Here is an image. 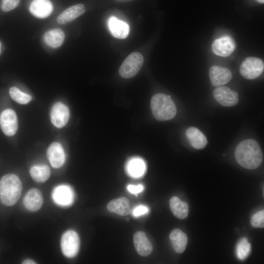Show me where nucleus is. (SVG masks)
I'll use <instances>...</instances> for the list:
<instances>
[{
  "mask_svg": "<svg viewBox=\"0 0 264 264\" xmlns=\"http://www.w3.org/2000/svg\"><path fill=\"white\" fill-rule=\"evenodd\" d=\"M237 162L247 169H255L260 166L263 160L262 149L258 143L248 139L238 144L235 151Z\"/></svg>",
  "mask_w": 264,
  "mask_h": 264,
  "instance_id": "1",
  "label": "nucleus"
},
{
  "mask_svg": "<svg viewBox=\"0 0 264 264\" xmlns=\"http://www.w3.org/2000/svg\"><path fill=\"white\" fill-rule=\"evenodd\" d=\"M22 184L14 174H7L0 179V201L4 205H14L21 197Z\"/></svg>",
  "mask_w": 264,
  "mask_h": 264,
  "instance_id": "2",
  "label": "nucleus"
},
{
  "mask_svg": "<svg viewBox=\"0 0 264 264\" xmlns=\"http://www.w3.org/2000/svg\"><path fill=\"white\" fill-rule=\"evenodd\" d=\"M151 108L153 116L159 121L172 119L176 113V106L170 95L163 93H157L152 97Z\"/></svg>",
  "mask_w": 264,
  "mask_h": 264,
  "instance_id": "3",
  "label": "nucleus"
},
{
  "mask_svg": "<svg viewBox=\"0 0 264 264\" xmlns=\"http://www.w3.org/2000/svg\"><path fill=\"white\" fill-rule=\"evenodd\" d=\"M144 63L142 55L137 52L131 53L124 60L119 69V73L123 78L129 79L136 75Z\"/></svg>",
  "mask_w": 264,
  "mask_h": 264,
  "instance_id": "4",
  "label": "nucleus"
},
{
  "mask_svg": "<svg viewBox=\"0 0 264 264\" xmlns=\"http://www.w3.org/2000/svg\"><path fill=\"white\" fill-rule=\"evenodd\" d=\"M264 64L260 58L249 57L242 63L240 71L241 75L247 79H254L258 77L263 71Z\"/></svg>",
  "mask_w": 264,
  "mask_h": 264,
  "instance_id": "5",
  "label": "nucleus"
},
{
  "mask_svg": "<svg viewBox=\"0 0 264 264\" xmlns=\"http://www.w3.org/2000/svg\"><path fill=\"white\" fill-rule=\"evenodd\" d=\"M61 247L63 254L67 258L75 257L80 247V239L77 233L73 230L65 232L61 238Z\"/></svg>",
  "mask_w": 264,
  "mask_h": 264,
  "instance_id": "6",
  "label": "nucleus"
},
{
  "mask_svg": "<svg viewBox=\"0 0 264 264\" xmlns=\"http://www.w3.org/2000/svg\"><path fill=\"white\" fill-rule=\"evenodd\" d=\"M215 99L220 105L225 107H232L239 102L238 93L225 86H219L213 92Z\"/></svg>",
  "mask_w": 264,
  "mask_h": 264,
  "instance_id": "7",
  "label": "nucleus"
},
{
  "mask_svg": "<svg viewBox=\"0 0 264 264\" xmlns=\"http://www.w3.org/2000/svg\"><path fill=\"white\" fill-rule=\"evenodd\" d=\"M0 127L3 133L7 136H12L16 133L18 122L17 115L13 110L6 109L1 113Z\"/></svg>",
  "mask_w": 264,
  "mask_h": 264,
  "instance_id": "8",
  "label": "nucleus"
},
{
  "mask_svg": "<svg viewBox=\"0 0 264 264\" xmlns=\"http://www.w3.org/2000/svg\"><path fill=\"white\" fill-rule=\"evenodd\" d=\"M52 197L54 202L61 206L71 205L74 200V194L71 188L66 185H61L53 190Z\"/></svg>",
  "mask_w": 264,
  "mask_h": 264,
  "instance_id": "9",
  "label": "nucleus"
},
{
  "mask_svg": "<svg viewBox=\"0 0 264 264\" xmlns=\"http://www.w3.org/2000/svg\"><path fill=\"white\" fill-rule=\"evenodd\" d=\"M69 118V111L66 106L61 102H57L53 106L51 111V120L56 127L61 128L67 123Z\"/></svg>",
  "mask_w": 264,
  "mask_h": 264,
  "instance_id": "10",
  "label": "nucleus"
},
{
  "mask_svg": "<svg viewBox=\"0 0 264 264\" xmlns=\"http://www.w3.org/2000/svg\"><path fill=\"white\" fill-rule=\"evenodd\" d=\"M236 44L234 41L229 37H223L216 39L212 45L213 52L221 57H227L234 51Z\"/></svg>",
  "mask_w": 264,
  "mask_h": 264,
  "instance_id": "11",
  "label": "nucleus"
},
{
  "mask_svg": "<svg viewBox=\"0 0 264 264\" xmlns=\"http://www.w3.org/2000/svg\"><path fill=\"white\" fill-rule=\"evenodd\" d=\"M212 85L219 87L228 83L232 78V73L227 68L218 66H213L209 70Z\"/></svg>",
  "mask_w": 264,
  "mask_h": 264,
  "instance_id": "12",
  "label": "nucleus"
},
{
  "mask_svg": "<svg viewBox=\"0 0 264 264\" xmlns=\"http://www.w3.org/2000/svg\"><path fill=\"white\" fill-rule=\"evenodd\" d=\"M29 10L34 17L44 19L51 15L53 6L49 0H33L30 4Z\"/></svg>",
  "mask_w": 264,
  "mask_h": 264,
  "instance_id": "13",
  "label": "nucleus"
},
{
  "mask_svg": "<svg viewBox=\"0 0 264 264\" xmlns=\"http://www.w3.org/2000/svg\"><path fill=\"white\" fill-rule=\"evenodd\" d=\"M47 156L53 168L61 167L65 161V154L61 144L58 142L50 144L47 150Z\"/></svg>",
  "mask_w": 264,
  "mask_h": 264,
  "instance_id": "14",
  "label": "nucleus"
},
{
  "mask_svg": "<svg viewBox=\"0 0 264 264\" xmlns=\"http://www.w3.org/2000/svg\"><path fill=\"white\" fill-rule=\"evenodd\" d=\"M86 8L80 3L72 5L61 12L57 18V22L61 24H66L77 19L85 13Z\"/></svg>",
  "mask_w": 264,
  "mask_h": 264,
  "instance_id": "15",
  "label": "nucleus"
},
{
  "mask_svg": "<svg viewBox=\"0 0 264 264\" xmlns=\"http://www.w3.org/2000/svg\"><path fill=\"white\" fill-rule=\"evenodd\" d=\"M133 242L137 253L143 257H147L153 250L152 244L145 232L139 231L133 235Z\"/></svg>",
  "mask_w": 264,
  "mask_h": 264,
  "instance_id": "16",
  "label": "nucleus"
},
{
  "mask_svg": "<svg viewBox=\"0 0 264 264\" xmlns=\"http://www.w3.org/2000/svg\"><path fill=\"white\" fill-rule=\"evenodd\" d=\"M43 203V197L41 192L36 189L29 190L23 198V204L29 211H36L40 209Z\"/></svg>",
  "mask_w": 264,
  "mask_h": 264,
  "instance_id": "17",
  "label": "nucleus"
},
{
  "mask_svg": "<svg viewBox=\"0 0 264 264\" xmlns=\"http://www.w3.org/2000/svg\"><path fill=\"white\" fill-rule=\"evenodd\" d=\"M108 27L111 34L115 38L123 39L129 33V25L115 17H111L108 21Z\"/></svg>",
  "mask_w": 264,
  "mask_h": 264,
  "instance_id": "18",
  "label": "nucleus"
},
{
  "mask_svg": "<svg viewBox=\"0 0 264 264\" xmlns=\"http://www.w3.org/2000/svg\"><path fill=\"white\" fill-rule=\"evenodd\" d=\"M107 207L110 212L122 216L129 215L131 212L130 201L124 197L110 200Z\"/></svg>",
  "mask_w": 264,
  "mask_h": 264,
  "instance_id": "19",
  "label": "nucleus"
},
{
  "mask_svg": "<svg viewBox=\"0 0 264 264\" xmlns=\"http://www.w3.org/2000/svg\"><path fill=\"white\" fill-rule=\"evenodd\" d=\"M186 135L190 144L195 149H203L207 143L205 136L196 127H191L187 129Z\"/></svg>",
  "mask_w": 264,
  "mask_h": 264,
  "instance_id": "20",
  "label": "nucleus"
},
{
  "mask_svg": "<svg viewBox=\"0 0 264 264\" xmlns=\"http://www.w3.org/2000/svg\"><path fill=\"white\" fill-rule=\"evenodd\" d=\"M170 239L175 251L181 253L185 250L188 241L187 235L179 229L173 230L170 234Z\"/></svg>",
  "mask_w": 264,
  "mask_h": 264,
  "instance_id": "21",
  "label": "nucleus"
},
{
  "mask_svg": "<svg viewBox=\"0 0 264 264\" xmlns=\"http://www.w3.org/2000/svg\"><path fill=\"white\" fill-rule=\"evenodd\" d=\"M65 35L60 28H55L47 31L44 35L45 43L51 47L61 46L64 41Z\"/></svg>",
  "mask_w": 264,
  "mask_h": 264,
  "instance_id": "22",
  "label": "nucleus"
},
{
  "mask_svg": "<svg viewBox=\"0 0 264 264\" xmlns=\"http://www.w3.org/2000/svg\"><path fill=\"white\" fill-rule=\"evenodd\" d=\"M146 169L144 161L139 157H133L128 162L126 170L129 176L137 178L142 176Z\"/></svg>",
  "mask_w": 264,
  "mask_h": 264,
  "instance_id": "23",
  "label": "nucleus"
},
{
  "mask_svg": "<svg viewBox=\"0 0 264 264\" xmlns=\"http://www.w3.org/2000/svg\"><path fill=\"white\" fill-rule=\"evenodd\" d=\"M170 207L174 215L180 219H184L188 214V205L178 197H173L169 200Z\"/></svg>",
  "mask_w": 264,
  "mask_h": 264,
  "instance_id": "24",
  "label": "nucleus"
},
{
  "mask_svg": "<svg viewBox=\"0 0 264 264\" xmlns=\"http://www.w3.org/2000/svg\"><path fill=\"white\" fill-rule=\"evenodd\" d=\"M30 174L34 181L42 183L45 182L49 178L50 171L48 166L38 165L31 168Z\"/></svg>",
  "mask_w": 264,
  "mask_h": 264,
  "instance_id": "25",
  "label": "nucleus"
},
{
  "mask_svg": "<svg viewBox=\"0 0 264 264\" xmlns=\"http://www.w3.org/2000/svg\"><path fill=\"white\" fill-rule=\"evenodd\" d=\"M9 94L12 99L20 104H27L32 99L31 96L22 92L15 87L10 88Z\"/></svg>",
  "mask_w": 264,
  "mask_h": 264,
  "instance_id": "26",
  "label": "nucleus"
},
{
  "mask_svg": "<svg viewBox=\"0 0 264 264\" xmlns=\"http://www.w3.org/2000/svg\"><path fill=\"white\" fill-rule=\"evenodd\" d=\"M251 250V245L247 240L242 238L239 242L236 248L238 258L241 260H244L249 254Z\"/></svg>",
  "mask_w": 264,
  "mask_h": 264,
  "instance_id": "27",
  "label": "nucleus"
},
{
  "mask_svg": "<svg viewBox=\"0 0 264 264\" xmlns=\"http://www.w3.org/2000/svg\"><path fill=\"white\" fill-rule=\"evenodd\" d=\"M251 224L255 228L264 227V211L262 210L255 213L251 219Z\"/></svg>",
  "mask_w": 264,
  "mask_h": 264,
  "instance_id": "28",
  "label": "nucleus"
},
{
  "mask_svg": "<svg viewBox=\"0 0 264 264\" xmlns=\"http://www.w3.org/2000/svg\"><path fill=\"white\" fill-rule=\"evenodd\" d=\"M20 1V0H2L1 10L4 12L10 11L18 6Z\"/></svg>",
  "mask_w": 264,
  "mask_h": 264,
  "instance_id": "29",
  "label": "nucleus"
},
{
  "mask_svg": "<svg viewBox=\"0 0 264 264\" xmlns=\"http://www.w3.org/2000/svg\"><path fill=\"white\" fill-rule=\"evenodd\" d=\"M149 212L148 208L144 205H138L135 207L132 210V215L135 217H138L145 215Z\"/></svg>",
  "mask_w": 264,
  "mask_h": 264,
  "instance_id": "30",
  "label": "nucleus"
},
{
  "mask_svg": "<svg viewBox=\"0 0 264 264\" xmlns=\"http://www.w3.org/2000/svg\"><path fill=\"white\" fill-rule=\"evenodd\" d=\"M127 189L131 193L133 194H136L141 192L144 189V187L141 184L138 185L130 184L128 185Z\"/></svg>",
  "mask_w": 264,
  "mask_h": 264,
  "instance_id": "31",
  "label": "nucleus"
},
{
  "mask_svg": "<svg viewBox=\"0 0 264 264\" xmlns=\"http://www.w3.org/2000/svg\"><path fill=\"white\" fill-rule=\"evenodd\" d=\"M22 264H36V263L33 260L28 259H26V260H25L24 261H23V262L22 263Z\"/></svg>",
  "mask_w": 264,
  "mask_h": 264,
  "instance_id": "32",
  "label": "nucleus"
},
{
  "mask_svg": "<svg viewBox=\"0 0 264 264\" xmlns=\"http://www.w3.org/2000/svg\"><path fill=\"white\" fill-rule=\"evenodd\" d=\"M260 3H263L264 2V0H257Z\"/></svg>",
  "mask_w": 264,
  "mask_h": 264,
  "instance_id": "33",
  "label": "nucleus"
},
{
  "mask_svg": "<svg viewBox=\"0 0 264 264\" xmlns=\"http://www.w3.org/2000/svg\"><path fill=\"white\" fill-rule=\"evenodd\" d=\"M1 42H0V55L1 54Z\"/></svg>",
  "mask_w": 264,
  "mask_h": 264,
  "instance_id": "34",
  "label": "nucleus"
},
{
  "mask_svg": "<svg viewBox=\"0 0 264 264\" xmlns=\"http://www.w3.org/2000/svg\"><path fill=\"white\" fill-rule=\"evenodd\" d=\"M126 220H127V221H129V218H127V219H126Z\"/></svg>",
  "mask_w": 264,
  "mask_h": 264,
  "instance_id": "35",
  "label": "nucleus"
}]
</instances>
